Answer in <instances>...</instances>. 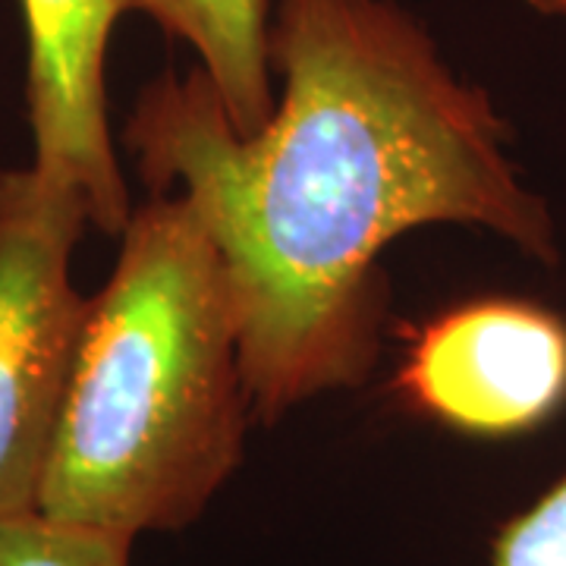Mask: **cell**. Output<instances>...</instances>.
<instances>
[{"label":"cell","mask_w":566,"mask_h":566,"mask_svg":"<svg viewBox=\"0 0 566 566\" xmlns=\"http://www.w3.org/2000/svg\"><path fill=\"white\" fill-rule=\"evenodd\" d=\"M133 545L136 535L39 510L0 516V566H133Z\"/></svg>","instance_id":"cell-7"},{"label":"cell","mask_w":566,"mask_h":566,"mask_svg":"<svg viewBox=\"0 0 566 566\" xmlns=\"http://www.w3.org/2000/svg\"><path fill=\"white\" fill-rule=\"evenodd\" d=\"M532 10L545 13V17H560L566 20V0H526Z\"/></svg>","instance_id":"cell-9"},{"label":"cell","mask_w":566,"mask_h":566,"mask_svg":"<svg viewBox=\"0 0 566 566\" xmlns=\"http://www.w3.org/2000/svg\"><path fill=\"white\" fill-rule=\"evenodd\" d=\"M133 0H22L29 29V120L32 167L73 186L88 223L120 237L129 192L107 126V41Z\"/></svg>","instance_id":"cell-5"},{"label":"cell","mask_w":566,"mask_h":566,"mask_svg":"<svg viewBox=\"0 0 566 566\" xmlns=\"http://www.w3.org/2000/svg\"><path fill=\"white\" fill-rule=\"evenodd\" d=\"M240 327L199 211L155 192L88 300L39 513L136 535L192 526L243 463Z\"/></svg>","instance_id":"cell-2"},{"label":"cell","mask_w":566,"mask_h":566,"mask_svg":"<svg viewBox=\"0 0 566 566\" xmlns=\"http://www.w3.org/2000/svg\"><path fill=\"white\" fill-rule=\"evenodd\" d=\"M274 114L240 139L202 70L142 88L123 139L180 186L230 277L252 419L356 387L378 356V255L428 223L482 227L557 264V230L510 129L394 0H277Z\"/></svg>","instance_id":"cell-1"},{"label":"cell","mask_w":566,"mask_h":566,"mask_svg":"<svg viewBox=\"0 0 566 566\" xmlns=\"http://www.w3.org/2000/svg\"><path fill=\"white\" fill-rule=\"evenodd\" d=\"M133 10L186 41L227 120L249 139L274 114L271 88V7L268 0H133Z\"/></svg>","instance_id":"cell-6"},{"label":"cell","mask_w":566,"mask_h":566,"mask_svg":"<svg viewBox=\"0 0 566 566\" xmlns=\"http://www.w3.org/2000/svg\"><path fill=\"white\" fill-rule=\"evenodd\" d=\"M488 566H566V479L506 520L491 542Z\"/></svg>","instance_id":"cell-8"},{"label":"cell","mask_w":566,"mask_h":566,"mask_svg":"<svg viewBox=\"0 0 566 566\" xmlns=\"http://www.w3.org/2000/svg\"><path fill=\"white\" fill-rule=\"evenodd\" d=\"M85 223L73 186L0 170V516L39 510L88 315L70 274Z\"/></svg>","instance_id":"cell-3"},{"label":"cell","mask_w":566,"mask_h":566,"mask_svg":"<svg viewBox=\"0 0 566 566\" xmlns=\"http://www.w3.org/2000/svg\"><path fill=\"white\" fill-rule=\"evenodd\" d=\"M400 390L463 434L532 431L566 403V322L526 300L457 305L412 337Z\"/></svg>","instance_id":"cell-4"}]
</instances>
